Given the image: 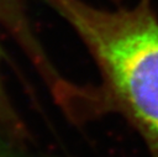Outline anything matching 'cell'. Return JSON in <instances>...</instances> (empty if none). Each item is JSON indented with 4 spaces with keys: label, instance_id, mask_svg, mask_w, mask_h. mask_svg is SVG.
Returning <instances> with one entry per match:
<instances>
[{
    "label": "cell",
    "instance_id": "cell-1",
    "mask_svg": "<svg viewBox=\"0 0 158 157\" xmlns=\"http://www.w3.org/2000/svg\"><path fill=\"white\" fill-rule=\"evenodd\" d=\"M78 33L95 61L98 100L122 114L158 157V17L151 0L107 10L83 0H43Z\"/></svg>",
    "mask_w": 158,
    "mask_h": 157
},
{
    "label": "cell",
    "instance_id": "cell-2",
    "mask_svg": "<svg viewBox=\"0 0 158 157\" xmlns=\"http://www.w3.org/2000/svg\"><path fill=\"white\" fill-rule=\"evenodd\" d=\"M0 25L10 26L11 30L32 49L33 42L30 40V31L26 26V21L22 20V12L20 11L19 0H0ZM1 45H0V127L10 132V135H21L22 127L10 99L6 94L1 75Z\"/></svg>",
    "mask_w": 158,
    "mask_h": 157
}]
</instances>
